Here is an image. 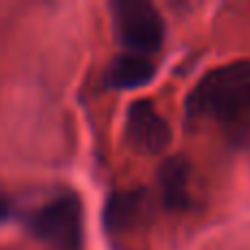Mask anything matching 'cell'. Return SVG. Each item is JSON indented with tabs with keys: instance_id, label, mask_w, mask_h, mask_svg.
Instances as JSON below:
<instances>
[{
	"instance_id": "3957f363",
	"label": "cell",
	"mask_w": 250,
	"mask_h": 250,
	"mask_svg": "<svg viewBox=\"0 0 250 250\" xmlns=\"http://www.w3.org/2000/svg\"><path fill=\"white\" fill-rule=\"evenodd\" d=\"M31 230L60 250H77L82 244V204L73 195L44 204L31 220Z\"/></svg>"
},
{
	"instance_id": "277c9868",
	"label": "cell",
	"mask_w": 250,
	"mask_h": 250,
	"mask_svg": "<svg viewBox=\"0 0 250 250\" xmlns=\"http://www.w3.org/2000/svg\"><path fill=\"white\" fill-rule=\"evenodd\" d=\"M125 138L138 154L156 156L171 143V127L151 101H136L125 117Z\"/></svg>"
},
{
	"instance_id": "ba28073f",
	"label": "cell",
	"mask_w": 250,
	"mask_h": 250,
	"mask_svg": "<svg viewBox=\"0 0 250 250\" xmlns=\"http://www.w3.org/2000/svg\"><path fill=\"white\" fill-rule=\"evenodd\" d=\"M7 215H9V202L2 198V195H0V222H2Z\"/></svg>"
},
{
	"instance_id": "6da1fadb",
	"label": "cell",
	"mask_w": 250,
	"mask_h": 250,
	"mask_svg": "<svg viewBox=\"0 0 250 250\" xmlns=\"http://www.w3.org/2000/svg\"><path fill=\"white\" fill-rule=\"evenodd\" d=\"M250 108V62L239 60L207 73L187 99L191 117L229 121Z\"/></svg>"
},
{
	"instance_id": "7a4b0ae2",
	"label": "cell",
	"mask_w": 250,
	"mask_h": 250,
	"mask_svg": "<svg viewBox=\"0 0 250 250\" xmlns=\"http://www.w3.org/2000/svg\"><path fill=\"white\" fill-rule=\"evenodd\" d=\"M112 22L117 40L127 53L149 57L158 53L165 40V22L154 4L145 0L112 2Z\"/></svg>"
},
{
	"instance_id": "52a82bcc",
	"label": "cell",
	"mask_w": 250,
	"mask_h": 250,
	"mask_svg": "<svg viewBox=\"0 0 250 250\" xmlns=\"http://www.w3.org/2000/svg\"><path fill=\"white\" fill-rule=\"evenodd\" d=\"M141 211V198L136 193H121L114 195L110 200L108 208H105V217H108L110 229H123L127 226Z\"/></svg>"
},
{
	"instance_id": "8992f818",
	"label": "cell",
	"mask_w": 250,
	"mask_h": 250,
	"mask_svg": "<svg viewBox=\"0 0 250 250\" xmlns=\"http://www.w3.org/2000/svg\"><path fill=\"white\" fill-rule=\"evenodd\" d=\"M187 180H189V167L185 160H167L160 169V182H163L165 202L173 208H180L187 202Z\"/></svg>"
},
{
	"instance_id": "5b68a950",
	"label": "cell",
	"mask_w": 250,
	"mask_h": 250,
	"mask_svg": "<svg viewBox=\"0 0 250 250\" xmlns=\"http://www.w3.org/2000/svg\"><path fill=\"white\" fill-rule=\"evenodd\" d=\"M156 68L149 57L134 55V53H123L110 64L108 68V83L117 90H132L141 88L151 82Z\"/></svg>"
}]
</instances>
